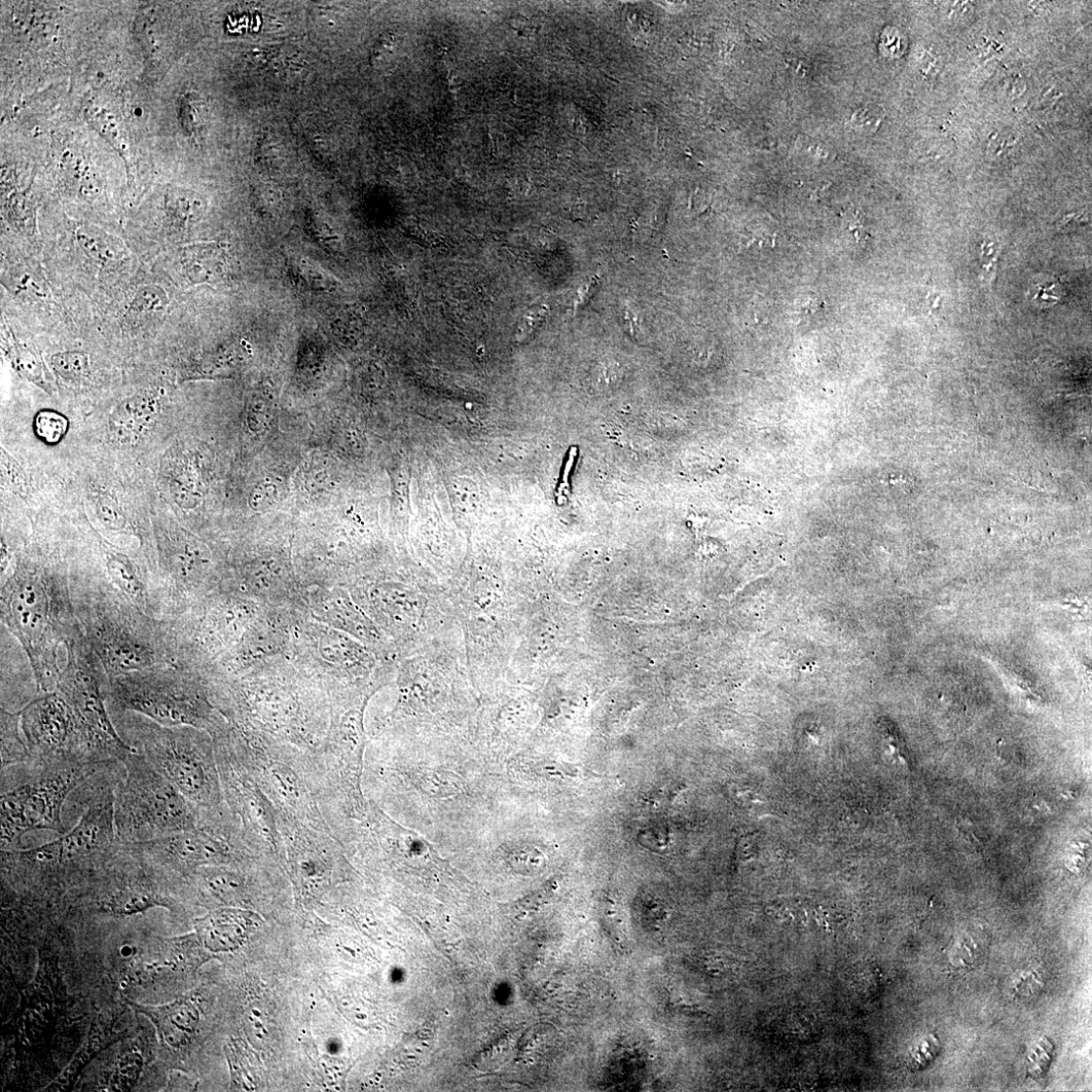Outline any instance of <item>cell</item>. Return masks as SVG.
<instances>
[{
  "label": "cell",
  "mask_w": 1092,
  "mask_h": 1092,
  "mask_svg": "<svg viewBox=\"0 0 1092 1092\" xmlns=\"http://www.w3.org/2000/svg\"><path fill=\"white\" fill-rule=\"evenodd\" d=\"M40 555L21 557L3 582L2 627L27 654L38 694L56 689L59 647L84 633L73 605L70 576Z\"/></svg>",
  "instance_id": "6da1fadb"
},
{
  "label": "cell",
  "mask_w": 1092,
  "mask_h": 1092,
  "mask_svg": "<svg viewBox=\"0 0 1092 1092\" xmlns=\"http://www.w3.org/2000/svg\"><path fill=\"white\" fill-rule=\"evenodd\" d=\"M73 605L108 678L175 666L170 623L145 613L97 573L70 576Z\"/></svg>",
  "instance_id": "7a4b0ae2"
},
{
  "label": "cell",
  "mask_w": 1092,
  "mask_h": 1092,
  "mask_svg": "<svg viewBox=\"0 0 1092 1092\" xmlns=\"http://www.w3.org/2000/svg\"><path fill=\"white\" fill-rule=\"evenodd\" d=\"M112 719L123 740L190 801L199 817L227 808L209 733L192 726H164L131 712Z\"/></svg>",
  "instance_id": "3957f363"
},
{
  "label": "cell",
  "mask_w": 1092,
  "mask_h": 1092,
  "mask_svg": "<svg viewBox=\"0 0 1092 1092\" xmlns=\"http://www.w3.org/2000/svg\"><path fill=\"white\" fill-rule=\"evenodd\" d=\"M459 623L468 674L480 698L506 681L514 655V590L502 577L472 576L445 586Z\"/></svg>",
  "instance_id": "277c9868"
},
{
  "label": "cell",
  "mask_w": 1092,
  "mask_h": 1092,
  "mask_svg": "<svg viewBox=\"0 0 1092 1092\" xmlns=\"http://www.w3.org/2000/svg\"><path fill=\"white\" fill-rule=\"evenodd\" d=\"M224 733L270 799L280 826L301 823L334 835L326 820L322 788L309 753L265 737L239 735L227 725Z\"/></svg>",
  "instance_id": "5b68a950"
},
{
  "label": "cell",
  "mask_w": 1092,
  "mask_h": 1092,
  "mask_svg": "<svg viewBox=\"0 0 1092 1092\" xmlns=\"http://www.w3.org/2000/svg\"><path fill=\"white\" fill-rule=\"evenodd\" d=\"M109 714L136 713L164 726H192L212 737L226 725L199 677L177 666L108 678Z\"/></svg>",
  "instance_id": "8992f818"
},
{
  "label": "cell",
  "mask_w": 1092,
  "mask_h": 1092,
  "mask_svg": "<svg viewBox=\"0 0 1092 1092\" xmlns=\"http://www.w3.org/2000/svg\"><path fill=\"white\" fill-rule=\"evenodd\" d=\"M104 763L66 761L23 764L25 772L14 784L2 782V851L22 849L24 835L33 830L65 834L68 830L63 823L62 813L69 795L99 771Z\"/></svg>",
  "instance_id": "52a82bcc"
},
{
  "label": "cell",
  "mask_w": 1092,
  "mask_h": 1092,
  "mask_svg": "<svg viewBox=\"0 0 1092 1092\" xmlns=\"http://www.w3.org/2000/svg\"><path fill=\"white\" fill-rule=\"evenodd\" d=\"M122 763L125 772L114 805L121 844L150 842L198 826L199 814L190 801L141 754H129Z\"/></svg>",
  "instance_id": "ba28073f"
},
{
  "label": "cell",
  "mask_w": 1092,
  "mask_h": 1092,
  "mask_svg": "<svg viewBox=\"0 0 1092 1092\" xmlns=\"http://www.w3.org/2000/svg\"><path fill=\"white\" fill-rule=\"evenodd\" d=\"M130 846L168 876L181 880L191 879L202 867L241 865L264 859L251 849L239 820L228 807L221 813L201 817L193 829Z\"/></svg>",
  "instance_id": "9c48e42d"
},
{
  "label": "cell",
  "mask_w": 1092,
  "mask_h": 1092,
  "mask_svg": "<svg viewBox=\"0 0 1092 1092\" xmlns=\"http://www.w3.org/2000/svg\"><path fill=\"white\" fill-rule=\"evenodd\" d=\"M66 664L56 689L78 715L97 763L119 760L137 752L120 736L106 702L108 677L85 634L65 644Z\"/></svg>",
  "instance_id": "30bf717a"
},
{
  "label": "cell",
  "mask_w": 1092,
  "mask_h": 1092,
  "mask_svg": "<svg viewBox=\"0 0 1092 1092\" xmlns=\"http://www.w3.org/2000/svg\"><path fill=\"white\" fill-rule=\"evenodd\" d=\"M225 727L212 737L225 803L239 820L251 849L286 869L279 818L226 738Z\"/></svg>",
  "instance_id": "8fae6325"
},
{
  "label": "cell",
  "mask_w": 1092,
  "mask_h": 1092,
  "mask_svg": "<svg viewBox=\"0 0 1092 1092\" xmlns=\"http://www.w3.org/2000/svg\"><path fill=\"white\" fill-rule=\"evenodd\" d=\"M20 713L21 731L32 764H97L84 726L57 690L34 697Z\"/></svg>",
  "instance_id": "7c38bea8"
},
{
  "label": "cell",
  "mask_w": 1092,
  "mask_h": 1092,
  "mask_svg": "<svg viewBox=\"0 0 1092 1092\" xmlns=\"http://www.w3.org/2000/svg\"><path fill=\"white\" fill-rule=\"evenodd\" d=\"M286 870L302 901L322 897L347 870L343 845L332 833L301 823L280 826Z\"/></svg>",
  "instance_id": "4fadbf2b"
},
{
  "label": "cell",
  "mask_w": 1092,
  "mask_h": 1092,
  "mask_svg": "<svg viewBox=\"0 0 1092 1092\" xmlns=\"http://www.w3.org/2000/svg\"><path fill=\"white\" fill-rule=\"evenodd\" d=\"M261 918L249 910L218 907L195 922L200 942L212 952L238 949L257 931Z\"/></svg>",
  "instance_id": "5bb4252c"
},
{
  "label": "cell",
  "mask_w": 1092,
  "mask_h": 1092,
  "mask_svg": "<svg viewBox=\"0 0 1092 1092\" xmlns=\"http://www.w3.org/2000/svg\"><path fill=\"white\" fill-rule=\"evenodd\" d=\"M130 1004L136 1011L152 1019L160 1042L168 1049L186 1047L196 1033L200 1014L191 1001L180 1000L160 1006Z\"/></svg>",
  "instance_id": "9a60e30c"
},
{
  "label": "cell",
  "mask_w": 1092,
  "mask_h": 1092,
  "mask_svg": "<svg viewBox=\"0 0 1092 1092\" xmlns=\"http://www.w3.org/2000/svg\"><path fill=\"white\" fill-rule=\"evenodd\" d=\"M158 407V396L151 393L126 400L109 421L112 435L120 443H133L151 425Z\"/></svg>",
  "instance_id": "2e32d148"
},
{
  "label": "cell",
  "mask_w": 1092,
  "mask_h": 1092,
  "mask_svg": "<svg viewBox=\"0 0 1092 1092\" xmlns=\"http://www.w3.org/2000/svg\"><path fill=\"white\" fill-rule=\"evenodd\" d=\"M178 260L181 273L194 283L215 281L226 270L224 252L215 244L187 247Z\"/></svg>",
  "instance_id": "e0dca14e"
},
{
  "label": "cell",
  "mask_w": 1092,
  "mask_h": 1092,
  "mask_svg": "<svg viewBox=\"0 0 1092 1092\" xmlns=\"http://www.w3.org/2000/svg\"><path fill=\"white\" fill-rule=\"evenodd\" d=\"M0 719H2L0 720L2 771L19 764H32V758L21 731L20 711L2 708Z\"/></svg>",
  "instance_id": "ac0fdd59"
},
{
  "label": "cell",
  "mask_w": 1092,
  "mask_h": 1092,
  "mask_svg": "<svg viewBox=\"0 0 1092 1092\" xmlns=\"http://www.w3.org/2000/svg\"><path fill=\"white\" fill-rule=\"evenodd\" d=\"M77 239L87 257L97 265L118 262L123 254L116 240L93 226L80 228Z\"/></svg>",
  "instance_id": "d6986e66"
},
{
  "label": "cell",
  "mask_w": 1092,
  "mask_h": 1092,
  "mask_svg": "<svg viewBox=\"0 0 1092 1092\" xmlns=\"http://www.w3.org/2000/svg\"><path fill=\"white\" fill-rule=\"evenodd\" d=\"M166 210L173 220L193 222L202 214L204 206L194 193L174 189L166 196Z\"/></svg>",
  "instance_id": "ffe728a7"
},
{
  "label": "cell",
  "mask_w": 1092,
  "mask_h": 1092,
  "mask_svg": "<svg viewBox=\"0 0 1092 1092\" xmlns=\"http://www.w3.org/2000/svg\"><path fill=\"white\" fill-rule=\"evenodd\" d=\"M51 362L56 374L67 382L77 383L89 377L90 359L85 352H59L52 356Z\"/></svg>",
  "instance_id": "44dd1931"
},
{
  "label": "cell",
  "mask_w": 1092,
  "mask_h": 1092,
  "mask_svg": "<svg viewBox=\"0 0 1092 1092\" xmlns=\"http://www.w3.org/2000/svg\"><path fill=\"white\" fill-rule=\"evenodd\" d=\"M179 117L185 130L194 137H200L207 125V104L199 94L190 92L182 97L179 104Z\"/></svg>",
  "instance_id": "7402d4cb"
},
{
  "label": "cell",
  "mask_w": 1092,
  "mask_h": 1092,
  "mask_svg": "<svg viewBox=\"0 0 1092 1092\" xmlns=\"http://www.w3.org/2000/svg\"><path fill=\"white\" fill-rule=\"evenodd\" d=\"M67 418L53 410H43L36 414L33 429L38 439L47 445L60 443L68 430Z\"/></svg>",
  "instance_id": "603a6c76"
},
{
  "label": "cell",
  "mask_w": 1092,
  "mask_h": 1092,
  "mask_svg": "<svg viewBox=\"0 0 1092 1092\" xmlns=\"http://www.w3.org/2000/svg\"><path fill=\"white\" fill-rule=\"evenodd\" d=\"M167 306L165 291L155 285L142 287L135 296L131 311L138 317H153L162 313Z\"/></svg>",
  "instance_id": "cb8c5ba5"
},
{
  "label": "cell",
  "mask_w": 1092,
  "mask_h": 1092,
  "mask_svg": "<svg viewBox=\"0 0 1092 1092\" xmlns=\"http://www.w3.org/2000/svg\"><path fill=\"white\" fill-rule=\"evenodd\" d=\"M96 514L102 526L108 531L128 533L133 530L127 516L120 506L111 498H100L96 505Z\"/></svg>",
  "instance_id": "d4e9b609"
},
{
  "label": "cell",
  "mask_w": 1092,
  "mask_h": 1092,
  "mask_svg": "<svg viewBox=\"0 0 1092 1092\" xmlns=\"http://www.w3.org/2000/svg\"><path fill=\"white\" fill-rule=\"evenodd\" d=\"M87 117L92 127L98 131L108 143H111L123 157H125L126 154L124 152H126V148L124 142L121 140L114 118L104 111V109L96 107L89 109Z\"/></svg>",
  "instance_id": "484cf974"
},
{
  "label": "cell",
  "mask_w": 1092,
  "mask_h": 1092,
  "mask_svg": "<svg viewBox=\"0 0 1092 1092\" xmlns=\"http://www.w3.org/2000/svg\"><path fill=\"white\" fill-rule=\"evenodd\" d=\"M884 119L881 107L867 104L857 109L851 118L852 127L861 134L870 135L877 133Z\"/></svg>",
  "instance_id": "4316f807"
},
{
  "label": "cell",
  "mask_w": 1092,
  "mask_h": 1092,
  "mask_svg": "<svg viewBox=\"0 0 1092 1092\" xmlns=\"http://www.w3.org/2000/svg\"><path fill=\"white\" fill-rule=\"evenodd\" d=\"M1016 143V138L1012 133H1000L990 142L989 154L993 159H1007L1014 153Z\"/></svg>",
  "instance_id": "83f0119b"
},
{
  "label": "cell",
  "mask_w": 1092,
  "mask_h": 1092,
  "mask_svg": "<svg viewBox=\"0 0 1092 1092\" xmlns=\"http://www.w3.org/2000/svg\"><path fill=\"white\" fill-rule=\"evenodd\" d=\"M940 13L945 22L958 25L970 19L973 14V6L965 2L943 3L940 6Z\"/></svg>",
  "instance_id": "f1b7e54d"
},
{
  "label": "cell",
  "mask_w": 1092,
  "mask_h": 1092,
  "mask_svg": "<svg viewBox=\"0 0 1092 1092\" xmlns=\"http://www.w3.org/2000/svg\"><path fill=\"white\" fill-rule=\"evenodd\" d=\"M545 314L546 309L544 307L532 308L531 310L527 311L523 315L520 323L517 326L516 337L521 340L532 334V333L535 332L537 328L541 325L542 321L544 320Z\"/></svg>",
  "instance_id": "f546056e"
},
{
  "label": "cell",
  "mask_w": 1092,
  "mask_h": 1092,
  "mask_svg": "<svg viewBox=\"0 0 1092 1092\" xmlns=\"http://www.w3.org/2000/svg\"><path fill=\"white\" fill-rule=\"evenodd\" d=\"M2 459L3 472L5 473L6 480L20 492L27 491L28 485L26 475L22 467H20L7 453L3 452Z\"/></svg>",
  "instance_id": "4dcf8cb0"
},
{
  "label": "cell",
  "mask_w": 1092,
  "mask_h": 1092,
  "mask_svg": "<svg viewBox=\"0 0 1092 1092\" xmlns=\"http://www.w3.org/2000/svg\"><path fill=\"white\" fill-rule=\"evenodd\" d=\"M17 362L22 373L28 378L35 382L42 380L43 373L40 361L31 352L21 349Z\"/></svg>",
  "instance_id": "1f68e13d"
},
{
  "label": "cell",
  "mask_w": 1092,
  "mask_h": 1092,
  "mask_svg": "<svg viewBox=\"0 0 1092 1092\" xmlns=\"http://www.w3.org/2000/svg\"><path fill=\"white\" fill-rule=\"evenodd\" d=\"M259 158L267 161L270 164L272 161L280 163L283 159V149L280 143L274 140H267L263 144V148L259 151Z\"/></svg>",
  "instance_id": "d6a6232c"
},
{
  "label": "cell",
  "mask_w": 1092,
  "mask_h": 1092,
  "mask_svg": "<svg viewBox=\"0 0 1092 1092\" xmlns=\"http://www.w3.org/2000/svg\"><path fill=\"white\" fill-rule=\"evenodd\" d=\"M805 146H806V150H807L808 154L810 156H812V158H815V159H829V158H831V151L828 149V146L822 144L821 142L810 141V142H807V145H804V148H805Z\"/></svg>",
  "instance_id": "836d02e7"
},
{
  "label": "cell",
  "mask_w": 1092,
  "mask_h": 1092,
  "mask_svg": "<svg viewBox=\"0 0 1092 1092\" xmlns=\"http://www.w3.org/2000/svg\"><path fill=\"white\" fill-rule=\"evenodd\" d=\"M624 319H625V322L627 323V326L629 327V330H630L632 335L635 338L637 337V336H640L641 335L640 322H639L638 317L633 312V310L626 309Z\"/></svg>",
  "instance_id": "e575fe53"
},
{
  "label": "cell",
  "mask_w": 1092,
  "mask_h": 1092,
  "mask_svg": "<svg viewBox=\"0 0 1092 1092\" xmlns=\"http://www.w3.org/2000/svg\"><path fill=\"white\" fill-rule=\"evenodd\" d=\"M596 282H597V279L593 278V279H590V282L586 283L584 285V287H582V286L579 287V289L577 291V297H578L577 304H581L582 302H584L588 298L589 293H591V290L595 286Z\"/></svg>",
  "instance_id": "d590c367"
},
{
  "label": "cell",
  "mask_w": 1092,
  "mask_h": 1092,
  "mask_svg": "<svg viewBox=\"0 0 1092 1092\" xmlns=\"http://www.w3.org/2000/svg\"><path fill=\"white\" fill-rule=\"evenodd\" d=\"M448 84H449L450 91L454 94H455L462 86V82H461L460 78L456 75V73L455 71H451L449 73Z\"/></svg>",
  "instance_id": "8d00e7d4"
}]
</instances>
